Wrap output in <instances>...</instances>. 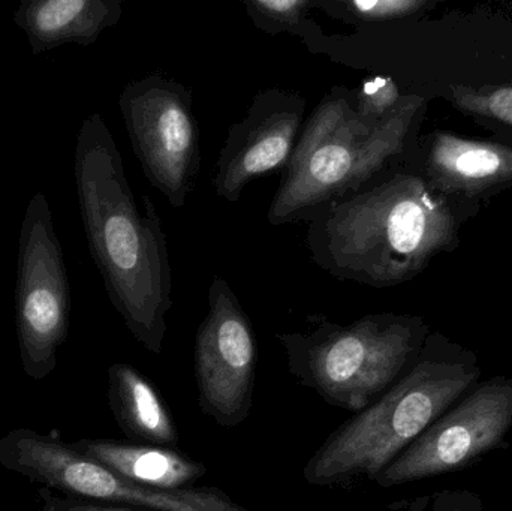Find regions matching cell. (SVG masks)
Masks as SVG:
<instances>
[{"instance_id": "obj_1", "label": "cell", "mask_w": 512, "mask_h": 511, "mask_svg": "<svg viewBox=\"0 0 512 511\" xmlns=\"http://www.w3.org/2000/svg\"><path fill=\"white\" fill-rule=\"evenodd\" d=\"M74 174L90 255L108 297L134 338L158 356L173 308L167 237L150 197H143L144 215L138 210L122 155L99 113L78 131Z\"/></svg>"}, {"instance_id": "obj_2", "label": "cell", "mask_w": 512, "mask_h": 511, "mask_svg": "<svg viewBox=\"0 0 512 511\" xmlns=\"http://www.w3.org/2000/svg\"><path fill=\"white\" fill-rule=\"evenodd\" d=\"M313 261L340 281L373 288L415 278L454 239V218L421 177L397 173L372 182L310 219Z\"/></svg>"}, {"instance_id": "obj_3", "label": "cell", "mask_w": 512, "mask_h": 511, "mask_svg": "<svg viewBox=\"0 0 512 511\" xmlns=\"http://www.w3.org/2000/svg\"><path fill=\"white\" fill-rule=\"evenodd\" d=\"M477 357L427 338L411 371L375 404L328 435L303 468L315 488L373 480L480 383Z\"/></svg>"}, {"instance_id": "obj_4", "label": "cell", "mask_w": 512, "mask_h": 511, "mask_svg": "<svg viewBox=\"0 0 512 511\" xmlns=\"http://www.w3.org/2000/svg\"><path fill=\"white\" fill-rule=\"evenodd\" d=\"M421 108L420 96H405L385 122L370 126L355 110L354 90L333 87L304 123L268 209V222L277 227L310 221L375 182L388 162L402 155Z\"/></svg>"}, {"instance_id": "obj_5", "label": "cell", "mask_w": 512, "mask_h": 511, "mask_svg": "<svg viewBox=\"0 0 512 511\" xmlns=\"http://www.w3.org/2000/svg\"><path fill=\"white\" fill-rule=\"evenodd\" d=\"M420 318L372 314L351 324L322 321L277 335L291 377L325 404L360 413L393 389L426 344Z\"/></svg>"}, {"instance_id": "obj_6", "label": "cell", "mask_w": 512, "mask_h": 511, "mask_svg": "<svg viewBox=\"0 0 512 511\" xmlns=\"http://www.w3.org/2000/svg\"><path fill=\"white\" fill-rule=\"evenodd\" d=\"M132 149L153 188L183 207L201 168L200 129L192 95L161 74L131 81L119 98Z\"/></svg>"}, {"instance_id": "obj_7", "label": "cell", "mask_w": 512, "mask_h": 511, "mask_svg": "<svg viewBox=\"0 0 512 511\" xmlns=\"http://www.w3.org/2000/svg\"><path fill=\"white\" fill-rule=\"evenodd\" d=\"M71 287L50 204L36 192L27 204L18 240L17 312L21 357L27 372H48L68 335Z\"/></svg>"}, {"instance_id": "obj_8", "label": "cell", "mask_w": 512, "mask_h": 511, "mask_svg": "<svg viewBox=\"0 0 512 511\" xmlns=\"http://www.w3.org/2000/svg\"><path fill=\"white\" fill-rule=\"evenodd\" d=\"M512 429V377L478 383L373 482L394 488L463 470L502 446Z\"/></svg>"}, {"instance_id": "obj_9", "label": "cell", "mask_w": 512, "mask_h": 511, "mask_svg": "<svg viewBox=\"0 0 512 511\" xmlns=\"http://www.w3.org/2000/svg\"><path fill=\"white\" fill-rule=\"evenodd\" d=\"M258 345L254 327L221 276L209 290V311L195 338L198 405L216 425H242L254 405Z\"/></svg>"}, {"instance_id": "obj_10", "label": "cell", "mask_w": 512, "mask_h": 511, "mask_svg": "<svg viewBox=\"0 0 512 511\" xmlns=\"http://www.w3.org/2000/svg\"><path fill=\"white\" fill-rule=\"evenodd\" d=\"M307 102L289 90H262L245 119L234 123L216 162L213 186L228 203H237L246 186L265 173L285 170L304 126Z\"/></svg>"}, {"instance_id": "obj_11", "label": "cell", "mask_w": 512, "mask_h": 511, "mask_svg": "<svg viewBox=\"0 0 512 511\" xmlns=\"http://www.w3.org/2000/svg\"><path fill=\"white\" fill-rule=\"evenodd\" d=\"M123 0H21L14 23L26 33L33 56L62 45L89 47L116 26Z\"/></svg>"}, {"instance_id": "obj_12", "label": "cell", "mask_w": 512, "mask_h": 511, "mask_svg": "<svg viewBox=\"0 0 512 511\" xmlns=\"http://www.w3.org/2000/svg\"><path fill=\"white\" fill-rule=\"evenodd\" d=\"M72 449L98 462L123 480L159 491L194 488L207 467L170 447L123 444L110 440L78 441Z\"/></svg>"}, {"instance_id": "obj_13", "label": "cell", "mask_w": 512, "mask_h": 511, "mask_svg": "<svg viewBox=\"0 0 512 511\" xmlns=\"http://www.w3.org/2000/svg\"><path fill=\"white\" fill-rule=\"evenodd\" d=\"M427 173L445 191L480 194L512 180V147L436 134Z\"/></svg>"}, {"instance_id": "obj_14", "label": "cell", "mask_w": 512, "mask_h": 511, "mask_svg": "<svg viewBox=\"0 0 512 511\" xmlns=\"http://www.w3.org/2000/svg\"><path fill=\"white\" fill-rule=\"evenodd\" d=\"M110 404L122 431L147 446H179L170 410L152 383L131 365L117 363L108 371Z\"/></svg>"}, {"instance_id": "obj_15", "label": "cell", "mask_w": 512, "mask_h": 511, "mask_svg": "<svg viewBox=\"0 0 512 511\" xmlns=\"http://www.w3.org/2000/svg\"><path fill=\"white\" fill-rule=\"evenodd\" d=\"M426 6L423 0H336L316 2V8L325 14L348 23H382L420 12Z\"/></svg>"}, {"instance_id": "obj_16", "label": "cell", "mask_w": 512, "mask_h": 511, "mask_svg": "<svg viewBox=\"0 0 512 511\" xmlns=\"http://www.w3.org/2000/svg\"><path fill=\"white\" fill-rule=\"evenodd\" d=\"M246 12L255 26L264 32L277 35L280 32H303L310 8H316L312 0H245Z\"/></svg>"}, {"instance_id": "obj_17", "label": "cell", "mask_w": 512, "mask_h": 511, "mask_svg": "<svg viewBox=\"0 0 512 511\" xmlns=\"http://www.w3.org/2000/svg\"><path fill=\"white\" fill-rule=\"evenodd\" d=\"M355 110L370 126H379L399 108L403 96L391 78L375 77L354 90Z\"/></svg>"}, {"instance_id": "obj_18", "label": "cell", "mask_w": 512, "mask_h": 511, "mask_svg": "<svg viewBox=\"0 0 512 511\" xmlns=\"http://www.w3.org/2000/svg\"><path fill=\"white\" fill-rule=\"evenodd\" d=\"M454 99L463 110L493 117L512 126V86L499 87L487 93L460 87L454 90Z\"/></svg>"}, {"instance_id": "obj_19", "label": "cell", "mask_w": 512, "mask_h": 511, "mask_svg": "<svg viewBox=\"0 0 512 511\" xmlns=\"http://www.w3.org/2000/svg\"><path fill=\"white\" fill-rule=\"evenodd\" d=\"M78 511H144L138 509H131V507L123 506H110V507H84V509Z\"/></svg>"}]
</instances>
